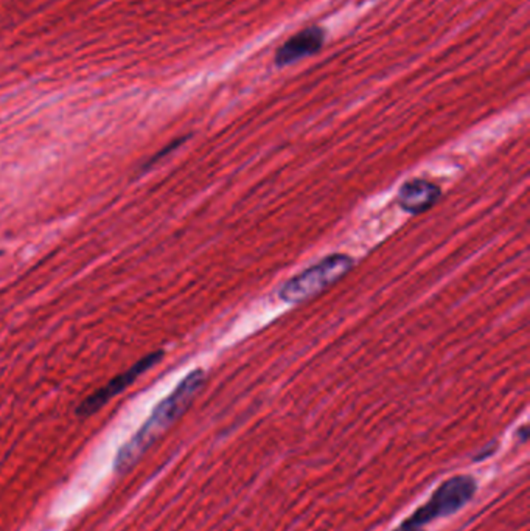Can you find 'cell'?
<instances>
[{
    "label": "cell",
    "mask_w": 530,
    "mask_h": 531,
    "mask_svg": "<svg viewBox=\"0 0 530 531\" xmlns=\"http://www.w3.org/2000/svg\"><path fill=\"white\" fill-rule=\"evenodd\" d=\"M204 381V372L195 370L184 377L172 394L157 404L155 412L140 427V431L118 452L115 460L118 473H125L135 466L145 452L153 446V443L188 409V406L203 388Z\"/></svg>",
    "instance_id": "1"
},
{
    "label": "cell",
    "mask_w": 530,
    "mask_h": 531,
    "mask_svg": "<svg viewBox=\"0 0 530 531\" xmlns=\"http://www.w3.org/2000/svg\"><path fill=\"white\" fill-rule=\"evenodd\" d=\"M394 531H425L424 528H417V526H409L406 522H403L402 526H396Z\"/></svg>",
    "instance_id": "8"
},
{
    "label": "cell",
    "mask_w": 530,
    "mask_h": 531,
    "mask_svg": "<svg viewBox=\"0 0 530 531\" xmlns=\"http://www.w3.org/2000/svg\"><path fill=\"white\" fill-rule=\"evenodd\" d=\"M521 440L525 441L527 440V427H523L520 431Z\"/></svg>",
    "instance_id": "9"
},
{
    "label": "cell",
    "mask_w": 530,
    "mask_h": 531,
    "mask_svg": "<svg viewBox=\"0 0 530 531\" xmlns=\"http://www.w3.org/2000/svg\"><path fill=\"white\" fill-rule=\"evenodd\" d=\"M325 43V32L321 27L305 28L297 33L277 50L275 65H289L297 63L300 59L308 58L316 55Z\"/></svg>",
    "instance_id": "5"
},
{
    "label": "cell",
    "mask_w": 530,
    "mask_h": 531,
    "mask_svg": "<svg viewBox=\"0 0 530 531\" xmlns=\"http://www.w3.org/2000/svg\"><path fill=\"white\" fill-rule=\"evenodd\" d=\"M476 491V480L472 476H455L448 478L434 491L431 499L405 522L409 526L424 528L429 522L455 515L473 499Z\"/></svg>",
    "instance_id": "3"
},
{
    "label": "cell",
    "mask_w": 530,
    "mask_h": 531,
    "mask_svg": "<svg viewBox=\"0 0 530 531\" xmlns=\"http://www.w3.org/2000/svg\"><path fill=\"white\" fill-rule=\"evenodd\" d=\"M354 267V258L336 254L319 261L317 265L293 276L280 291V298L284 302L302 303L316 297L317 294L324 293L328 286L339 282L343 276Z\"/></svg>",
    "instance_id": "2"
},
{
    "label": "cell",
    "mask_w": 530,
    "mask_h": 531,
    "mask_svg": "<svg viewBox=\"0 0 530 531\" xmlns=\"http://www.w3.org/2000/svg\"><path fill=\"white\" fill-rule=\"evenodd\" d=\"M493 445L485 449V451H482L481 454H477L476 457H475V462H479V460H485V458L490 457L493 452H495V447H492Z\"/></svg>",
    "instance_id": "7"
},
{
    "label": "cell",
    "mask_w": 530,
    "mask_h": 531,
    "mask_svg": "<svg viewBox=\"0 0 530 531\" xmlns=\"http://www.w3.org/2000/svg\"><path fill=\"white\" fill-rule=\"evenodd\" d=\"M442 196L439 186L424 179H414L405 184L398 193V204L405 212L420 215L433 207Z\"/></svg>",
    "instance_id": "6"
},
{
    "label": "cell",
    "mask_w": 530,
    "mask_h": 531,
    "mask_svg": "<svg viewBox=\"0 0 530 531\" xmlns=\"http://www.w3.org/2000/svg\"><path fill=\"white\" fill-rule=\"evenodd\" d=\"M162 357H164V353L155 351V353H151L148 356H145L144 359H140L139 362H135V366L128 368L126 372L114 377L113 381H109L105 387L96 390L95 394H92L91 396H87L80 404V407L76 409V414L80 415V416H91V415L95 414V412L102 409L103 406H106L111 399L115 398L117 395L126 390L131 384H135L145 372H148L155 364H159Z\"/></svg>",
    "instance_id": "4"
}]
</instances>
